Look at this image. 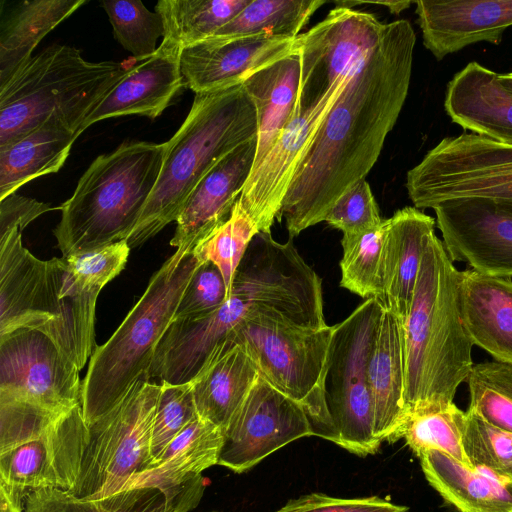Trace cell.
<instances>
[{"instance_id": "1", "label": "cell", "mask_w": 512, "mask_h": 512, "mask_svg": "<svg viewBox=\"0 0 512 512\" xmlns=\"http://www.w3.org/2000/svg\"><path fill=\"white\" fill-rule=\"evenodd\" d=\"M415 44L409 21L384 24L378 44L324 119L290 184L277 217L289 238L325 221L378 160L408 95Z\"/></svg>"}, {"instance_id": "2", "label": "cell", "mask_w": 512, "mask_h": 512, "mask_svg": "<svg viewBox=\"0 0 512 512\" xmlns=\"http://www.w3.org/2000/svg\"><path fill=\"white\" fill-rule=\"evenodd\" d=\"M459 279L442 240L432 234L402 324L407 417L453 403L474 365V345L461 318Z\"/></svg>"}, {"instance_id": "3", "label": "cell", "mask_w": 512, "mask_h": 512, "mask_svg": "<svg viewBox=\"0 0 512 512\" xmlns=\"http://www.w3.org/2000/svg\"><path fill=\"white\" fill-rule=\"evenodd\" d=\"M21 232L0 236V336L40 331L81 370L96 348V302L105 285L73 270L63 256L38 259L23 246Z\"/></svg>"}, {"instance_id": "4", "label": "cell", "mask_w": 512, "mask_h": 512, "mask_svg": "<svg viewBox=\"0 0 512 512\" xmlns=\"http://www.w3.org/2000/svg\"><path fill=\"white\" fill-rule=\"evenodd\" d=\"M256 136L255 108L242 84L195 94L187 117L165 142L159 178L126 240L129 247L143 244L176 221L201 179L222 158Z\"/></svg>"}, {"instance_id": "5", "label": "cell", "mask_w": 512, "mask_h": 512, "mask_svg": "<svg viewBox=\"0 0 512 512\" xmlns=\"http://www.w3.org/2000/svg\"><path fill=\"white\" fill-rule=\"evenodd\" d=\"M165 142L126 141L99 155L59 209L57 246L69 257L127 240L157 183Z\"/></svg>"}, {"instance_id": "6", "label": "cell", "mask_w": 512, "mask_h": 512, "mask_svg": "<svg viewBox=\"0 0 512 512\" xmlns=\"http://www.w3.org/2000/svg\"><path fill=\"white\" fill-rule=\"evenodd\" d=\"M200 263L192 250L176 249L112 336L96 346L82 381L81 406L88 426L117 406L139 381H150L156 348Z\"/></svg>"}, {"instance_id": "7", "label": "cell", "mask_w": 512, "mask_h": 512, "mask_svg": "<svg viewBox=\"0 0 512 512\" xmlns=\"http://www.w3.org/2000/svg\"><path fill=\"white\" fill-rule=\"evenodd\" d=\"M129 70L115 61H87L73 46L44 48L0 86V149L49 118L79 137L83 122Z\"/></svg>"}, {"instance_id": "8", "label": "cell", "mask_w": 512, "mask_h": 512, "mask_svg": "<svg viewBox=\"0 0 512 512\" xmlns=\"http://www.w3.org/2000/svg\"><path fill=\"white\" fill-rule=\"evenodd\" d=\"M333 329L257 319L243 323L227 338L244 347L271 385L304 407L314 436L337 444L324 390Z\"/></svg>"}, {"instance_id": "9", "label": "cell", "mask_w": 512, "mask_h": 512, "mask_svg": "<svg viewBox=\"0 0 512 512\" xmlns=\"http://www.w3.org/2000/svg\"><path fill=\"white\" fill-rule=\"evenodd\" d=\"M385 307L376 297L364 300L333 325L324 390L337 445L365 457L379 451L375 436L368 361Z\"/></svg>"}, {"instance_id": "10", "label": "cell", "mask_w": 512, "mask_h": 512, "mask_svg": "<svg viewBox=\"0 0 512 512\" xmlns=\"http://www.w3.org/2000/svg\"><path fill=\"white\" fill-rule=\"evenodd\" d=\"M161 384L139 381L110 412L88 426L77 483L69 493L97 500L123 491L153 462L151 435Z\"/></svg>"}, {"instance_id": "11", "label": "cell", "mask_w": 512, "mask_h": 512, "mask_svg": "<svg viewBox=\"0 0 512 512\" xmlns=\"http://www.w3.org/2000/svg\"><path fill=\"white\" fill-rule=\"evenodd\" d=\"M405 187L418 209L461 198L512 204V145L467 132L447 136L407 172Z\"/></svg>"}, {"instance_id": "12", "label": "cell", "mask_w": 512, "mask_h": 512, "mask_svg": "<svg viewBox=\"0 0 512 512\" xmlns=\"http://www.w3.org/2000/svg\"><path fill=\"white\" fill-rule=\"evenodd\" d=\"M352 75L339 80L318 99L297 95L289 122L260 165L251 171L238 203L259 233H271V226L278 217L298 168Z\"/></svg>"}, {"instance_id": "13", "label": "cell", "mask_w": 512, "mask_h": 512, "mask_svg": "<svg viewBox=\"0 0 512 512\" xmlns=\"http://www.w3.org/2000/svg\"><path fill=\"white\" fill-rule=\"evenodd\" d=\"M77 365L46 334L18 329L0 336V395L55 412L81 404Z\"/></svg>"}, {"instance_id": "14", "label": "cell", "mask_w": 512, "mask_h": 512, "mask_svg": "<svg viewBox=\"0 0 512 512\" xmlns=\"http://www.w3.org/2000/svg\"><path fill=\"white\" fill-rule=\"evenodd\" d=\"M306 436L314 431L304 407L259 374L224 431L218 465L243 473Z\"/></svg>"}, {"instance_id": "15", "label": "cell", "mask_w": 512, "mask_h": 512, "mask_svg": "<svg viewBox=\"0 0 512 512\" xmlns=\"http://www.w3.org/2000/svg\"><path fill=\"white\" fill-rule=\"evenodd\" d=\"M383 27L368 12L345 6L330 10L322 21L297 36L298 93L319 98L352 75L378 44Z\"/></svg>"}, {"instance_id": "16", "label": "cell", "mask_w": 512, "mask_h": 512, "mask_svg": "<svg viewBox=\"0 0 512 512\" xmlns=\"http://www.w3.org/2000/svg\"><path fill=\"white\" fill-rule=\"evenodd\" d=\"M88 432L78 404L46 428L0 449V481L26 494L42 488L71 492L79 477Z\"/></svg>"}, {"instance_id": "17", "label": "cell", "mask_w": 512, "mask_h": 512, "mask_svg": "<svg viewBox=\"0 0 512 512\" xmlns=\"http://www.w3.org/2000/svg\"><path fill=\"white\" fill-rule=\"evenodd\" d=\"M453 262L497 277H512V204L461 198L433 208Z\"/></svg>"}, {"instance_id": "18", "label": "cell", "mask_w": 512, "mask_h": 512, "mask_svg": "<svg viewBox=\"0 0 512 512\" xmlns=\"http://www.w3.org/2000/svg\"><path fill=\"white\" fill-rule=\"evenodd\" d=\"M224 432L197 416L146 470L130 479L123 491L156 488L165 496L166 512H187L204 491L202 472L218 465Z\"/></svg>"}, {"instance_id": "19", "label": "cell", "mask_w": 512, "mask_h": 512, "mask_svg": "<svg viewBox=\"0 0 512 512\" xmlns=\"http://www.w3.org/2000/svg\"><path fill=\"white\" fill-rule=\"evenodd\" d=\"M423 44L437 60L469 45L499 44L512 26V0H418Z\"/></svg>"}, {"instance_id": "20", "label": "cell", "mask_w": 512, "mask_h": 512, "mask_svg": "<svg viewBox=\"0 0 512 512\" xmlns=\"http://www.w3.org/2000/svg\"><path fill=\"white\" fill-rule=\"evenodd\" d=\"M295 38L252 37L226 43L200 42L184 48V86L195 94L232 88L260 69L296 51Z\"/></svg>"}, {"instance_id": "21", "label": "cell", "mask_w": 512, "mask_h": 512, "mask_svg": "<svg viewBox=\"0 0 512 512\" xmlns=\"http://www.w3.org/2000/svg\"><path fill=\"white\" fill-rule=\"evenodd\" d=\"M256 139L222 158L196 185L176 220L172 247L192 250L230 217L254 162Z\"/></svg>"}, {"instance_id": "22", "label": "cell", "mask_w": 512, "mask_h": 512, "mask_svg": "<svg viewBox=\"0 0 512 512\" xmlns=\"http://www.w3.org/2000/svg\"><path fill=\"white\" fill-rule=\"evenodd\" d=\"M182 49L161 42L150 58L131 67L80 127V134L101 120L125 115L150 119L160 116L184 86L180 68Z\"/></svg>"}, {"instance_id": "23", "label": "cell", "mask_w": 512, "mask_h": 512, "mask_svg": "<svg viewBox=\"0 0 512 512\" xmlns=\"http://www.w3.org/2000/svg\"><path fill=\"white\" fill-rule=\"evenodd\" d=\"M444 108L463 129L512 145V92L493 70L469 62L449 81Z\"/></svg>"}, {"instance_id": "24", "label": "cell", "mask_w": 512, "mask_h": 512, "mask_svg": "<svg viewBox=\"0 0 512 512\" xmlns=\"http://www.w3.org/2000/svg\"><path fill=\"white\" fill-rule=\"evenodd\" d=\"M387 220L381 302L403 324L410 309L427 242L435 233L436 220L412 206L397 210Z\"/></svg>"}, {"instance_id": "25", "label": "cell", "mask_w": 512, "mask_h": 512, "mask_svg": "<svg viewBox=\"0 0 512 512\" xmlns=\"http://www.w3.org/2000/svg\"><path fill=\"white\" fill-rule=\"evenodd\" d=\"M459 305L473 345L512 365V279L460 271Z\"/></svg>"}, {"instance_id": "26", "label": "cell", "mask_w": 512, "mask_h": 512, "mask_svg": "<svg viewBox=\"0 0 512 512\" xmlns=\"http://www.w3.org/2000/svg\"><path fill=\"white\" fill-rule=\"evenodd\" d=\"M374 432L381 442L402 438L407 413L404 403L405 362L402 324L385 309L368 361Z\"/></svg>"}, {"instance_id": "27", "label": "cell", "mask_w": 512, "mask_h": 512, "mask_svg": "<svg viewBox=\"0 0 512 512\" xmlns=\"http://www.w3.org/2000/svg\"><path fill=\"white\" fill-rule=\"evenodd\" d=\"M258 375L244 347L227 338L191 382L198 416L224 432Z\"/></svg>"}, {"instance_id": "28", "label": "cell", "mask_w": 512, "mask_h": 512, "mask_svg": "<svg viewBox=\"0 0 512 512\" xmlns=\"http://www.w3.org/2000/svg\"><path fill=\"white\" fill-rule=\"evenodd\" d=\"M418 458L428 483L458 512H512V485L494 472L435 449Z\"/></svg>"}, {"instance_id": "29", "label": "cell", "mask_w": 512, "mask_h": 512, "mask_svg": "<svg viewBox=\"0 0 512 512\" xmlns=\"http://www.w3.org/2000/svg\"><path fill=\"white\" fill-rule=\"evenodd\" d=\"M300 78L297 54L288 55L247 78L242 86L257 119L255 170L273 147L294 110Z\"/></svg>"}, {"instance_id": "30", "label": "cell", "mask_w": 512, "mask_h": 512, "mask_svg": "<svg viewBox=\"0 0 512 512\" xmlns=\"http://www.w3.org/2000/svg\"><path fill=\"white\" fill-rule=\"evenodd\" d=\"M75 131L56 118L0 149V200L16 193L29 181L55 173L64 165Z\"/></svg>"}, {"instance_id": "31", "label": "cell", "mask_w": 512, "mask_h": 512, "mask_svg": "<svg viewBox=\"0 0 512 512\" xmlns=\"http://www.w3.org/2000/svg\"><path fill=\"white\" fill-rule=\"evenodd\" d=\"M85 0L22 1L1 14L0 86L32 57L40 41L77 11Z\"/></svg>"}, {"instance_id": "32", "label": "cell", "mask_w": 512, "mask_h": 512, "mask_svg": "<svg viewBox=\"0 0 512 512\" xmlns=\"http://www.w3.org/2000/svg\"><path fill=\"white\" fill-rule=\"evenodd\" d=\"M325 3L322 0H251L204 41L226 43L252 37L295 38Z\"/></svg>"}, {"instance_id": "33", "label": "cell", "mask_w": 512, "mask_h": 512, "mask_svg": "<svg viewBox=\"0 0 512 512\" xmlns=\"http://www.w3.org/2000/svg\"><path fill=\"white\" fill-rule=\"evenodd\" d=\"M251 0H160L155 12L162 19L163 40L184 49L214 35Z\"/></svg>"}, {"instance_id": "34", "label": "cell", "mask_w": 512, "mask_h": 512, "mask_svg": "<svg viewBox=\"0 0 512 512\" xmlns=\"http://www.w3.org/2000/svg\"><path fill=\"white\" fill-rule=\"evenodd\" d=\"M25 512H166L164 494L156 488H135L97 500H80L56 488L30 491Z\"/></svg>"}, {"instance_id": "35", "label": "cell", "mask_w": 512, "mask_h": 512, "mask_svg": "<svg viewBox=\"0 0 512 512\" xmlns=\"http://www.w3.org/2000/svg\"><path fill=\"white\" fill-rule=\"evenodd\" d=\"M388 220L372 230L343 235L340 286L366 299L383 294V250Z\"/></svg>"}, {"instance_id": "36", "label": "cell", "mask_w": 512, "mask_h": 512, "mask_svg": "<svg viewBox=\"0 0 512 512\" xmlns=\"http://www.w3.org/2000/svg\"><path fill=\"white\" fill-rule=\"evenodd\" d=\"M465 421L466 412L454 403L419 410L408 415L402 438L417 457L435 449L472 468L462 445Z\"/></svg>"}, {"instance_id": "37", "label": "cell", "mask_w": 512, "mask_h": 512, "mask_svg": "<svg viewBox=\"0 0 512 512\" xmlns=\"http://www.w3.org/2000/svg\"><path fill=\"white\" fill-rule=\"evenodd\" d=\"M466 382L467 411L512 433V365L495 360L474 364Z\"/></svg>"}, {"instance_id": "38", "label": "cell", "mask_w": 512, "mask_h": 512, "mask_svg": "<svg viewBox=\"0 0 512 512\" xmlns=\"http://www.w3.org/2000/svg\"><path fill=\"white\" fill-rule=\"evenodd\" d=\"M258 233L237 201L228 220L200 241L192 252L199 262H211L220 270L230 293L235 272Z\"/></svg>"}, {"instance_id": "39", "label": "cell", "mask_w": 512, "mask_h": 512, "mask_svg": "<svg viewBox=\"0 0 512 512\" xmlns=\"http://www.w3.org/2000/svg\"><path fill=\"white\" fill-rule=\"evenodd\" d=\"M115 39L136 61H144L157 51V40L164 34L161 17L139 0L103 1Z\"/></svg>"}, {"instance_id": "40", "label": "cell", "mask_w": 512, "mask_h": 512, "mask_svg": "<svg viewBox=\"0 0 512 512\" xmlns=\"http://www.w3.org/2000/svg\"><path fill=\"white\" fill-rule=\"evenodd\" d=\"M462 445L472 468H485L501 477L512 469V433L470 411H466Z\"/></svg>"}, {"instance_id": "41", "label": "cell", "mask_w": 512, "mask_h": 512, "mask_svg": "<svg viewBox=\"0 0 512 512\" xmlns=\"http://www.w3.org/2000/svg\"><path fill=\"white\" fill-rule=\"evenodd\" d=\"M197 416L191 383L174 385L161 382L151 435L152 464Z\"/></svg>"}, {"instance_id": "42", "label": "cell", "mask_w": 512, "mask_h": 512, "mask_svg": "<svg viewBox=\"0 0 512 512\" xmlns=\"http://www.w3.org/2000/svg\"><path fill=\"white\" fill-rule=\"evenodd\" d=\"M380 215L371 188L365 178L351 186L334 204L325 218L343 235L359 234L379 227Z\"/></svg>"}, {"instance_id": "43", "label": "cell", "mask_w": 512, "mask_h": 512, "mask_svg": "<svg viewBox=\"0 0 512 512\" xmlns=\"http://www.w3.org/2000/svg\"><path fill=\"white\" fill-rule=\"evenodd\" d=\"M228 297L229 291L220 270L211 262H202L189 281L174 318L215 312Z\"/></svg>"}, {"instance_id": "44", "label": "cell", "mask_w": 512, "mask_h": 512, "mask_svg": "<svg viewBox=\"0 0 512 512\" xmlns=\"http://www.w3.org/2000/svg\"><path fill=\"white\" fill-rule=\"evenodd\" d=\"M274 512H408V507L378 496L339 498L310 493L289 500Z\"/></svg>"}, {"instance_id": "45", "label": "cell", "mask_w": 512, "mask_h": 512, "mask_svg": "<svg viewBox=\"0 0 512 512\" xmlns=\"http://www.w3.org/2000/svg\"><path fill=\"white\" fill-rule=\"evenodd\" d=\"M50 204L13 193L0 200V236L14 228L21 231L40 215L53 210Z\"/></svg>"}, {"instance_id": "46", "label": "cell", "mask_w": 512, "mask_h": 512, "mask_svg": "<svg viewBox=\"0 0 512 512\" xmlns=\"http://www.w3.org/2000/svg\"><path fill=\"white\" fill-rule=\"evenodd\" d=\"M27 494L0 481V512H25Z\"/></svg>"}, {"instance_id": "47", "label": "cell", "mask_w": 512, "mask_h": 512, "mask_svg": "<svg viewBox=\"0 0 512 512\" xmlns=\"http://www.w3.org/2000/svg\"><path fill=\"white\" fill-rule=\"evenodd\" d=\"M377 5L386 6L389 11L393 14H399L403 10L409 8L412 3L411 1H386V2H370Z\"/></svg>"}, {"instance_id": "48", "label": "cell", "mask_w": 512, "mask_h": 512, "mask_svg": "<svg viewBox=\"0 0 512 512\" xmlns=\"http://www.w3.org/2000/svg\"><path fill=\"white\" fill-rule=\"evenodd\" d=\"M499 79L501 83L512 92V72H508L505 74H499Z\"/></svg>"}, {"instance_id": "49", "label": "cell", "mask_w": 512, "mask_h": 512, "mask_svg": "<svg viewBox=\"0 0 512 512\" xmlns=\"http://www.w3.org/2000/svg\"><path fill=\"white\" fill-rule=\"evenodd\" d=\"M501 477V476H500ZM506 482L512 485V469L502 477Z\"/></svg>"}]
</instances>
